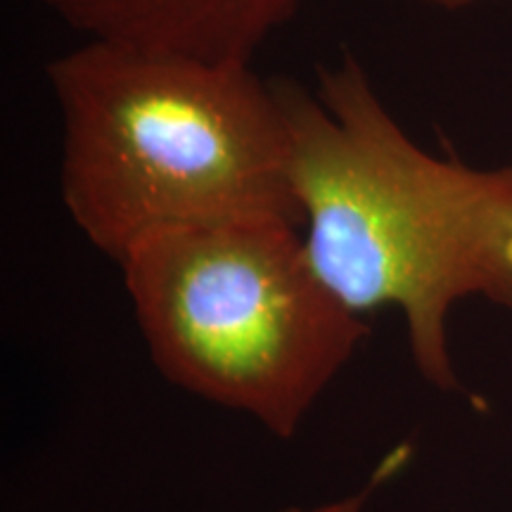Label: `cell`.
Wrapping results in <instances>:
<instances>
[{"label": "cell", "mask_w": 512, "mask_h": 512, "mask_svg": "<svg viewBox=\"0 0 512 512\" xmlns=\"http://www.w3.org/2000/svg\"><path fill=\"white\" fill-rule=\"evenodd\" d=\"M297 228L157 230L117 261L159 373L280 439L299 432L370 332L320 280Z\"/></svg>", "instance_id": "obj_3"}, {"label": "cell", "mask_w": 512, "mask_h": 512, "mask_svg": "<svg viewBox=\"0 0 512 512\" xmlns=\"http://www.w3.org/2000/svg\"><path fill=\"white\" fill-rule=\"evenodd\" d=\"M292 145L304 247L325 287L363 313L399 309L422 380L463 392L448 342L453 306L512 309V162L477 169L415 145L354 55L309 93L273 81Z\"/></svg>", "instance_id": "obj_1"}, {"label": "cell", "mask_w": 512, "mask_h": 512, "mask_svg": "<svg viewBox=\"0 0 512 512\" xmlns=\"http://www.w3.org/2000/svg\"><path fill=\"white\" fill-rule=\"evenodd\" d=\"M95 41L249 64L302 0H38Z\"/></svg>", "instance_id": "obj_4"}, {"label": "cell", "mask_w": 512, "mask_h": 512, "mask_svg": "<svg viewBox=\"0 0 512 512\" xmlns=\"http://www.w3.org/2000/svg\"><path fill=\"white\" fill-rule=\"evenodd\" d=\"M48 81L64 209L114 261L157 230L304 226L283 105L249 64L88 38L48 64Z\"/></svg>", "instance_id": "obj_2"}, {"label": "cell", "mask_w": 512, "mask_h": 512, "mask_svg": "<svg viewBox=\"0 0 512 512\" xmlns=\"http://www.w3.org/2000/svg\"><path fill=\"white\" fill-rule=\"evenodd\" d=\"M422 3L437 5V8H444V10H458V8H467V5L472 3H479V0H422Z\"/></svg>", "instance_id": "obj_6"}, {"label": "cell", "mask_w": 512, "mask_h": 512, "mask_svg": "<svg viewBox=\"0 0 512 512\" xmlns=\"http://www.w3.org/2000/svg\"><path fill=\"white\" fill-rule=\"evenodd\" d=\"M403 458V453H389L387 458H384V463L377 467V470L370 475V479L366 484L361 486V489L354 491V494L349 496H342L337 498V501H330V503H323V505H316V508H294V510H287V512H363L366 510V505L370 503V498L377 491V486L382 482H387L389 477L396 472V465H399V460Z\"/></svg>", "instance_id": "obj_5"}, {"label": "cell", "mask_w": 512, "mask_h": 512, "mask_svg": "<svg viewBox=\"0 0 512 512\" xmlns=\"http://www.w3.org/2000/svg\"><path fill=\"white\" fill-rule=\"evenodd\" d=\"M505 256H508V264L512 268V230H510V235H508V242H505Z\"/></svg>", "instance_id": "obj_7"}]
</instances>
